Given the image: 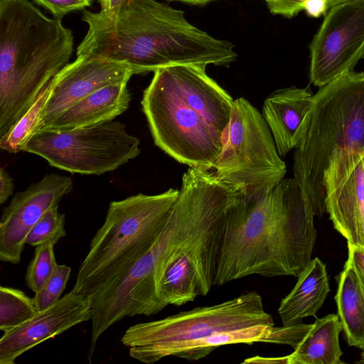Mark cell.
Masks as SVG:
<instances>
[{"mask_svg": "<svg viewBox=\"0 0 364 364\" xmlns=\"http://www.w3.org/2000/svg\"><path fill=\"white\" fill-rule=\"evenodd\" d=\"M314 216L294 178L256 199L242 194L225 217L214 286L255 274L298 277L311 260Z\"/></svg>", "mask_w": 364, "mask_h": 364, "instance_id": "cell-1", "label": "cell"}, {"mask_svg": "<svg viewBox=\"0 0 364 364\" xmlns=\"http://www.w3.org/2000/svg\"><path fill=\"white\" fill-rule=\"evenodd\" d=\"M82 19L88 30L76 55L127 63L134 75L174 65L228 67L237 59L230 42L156 0H123L114 12L83 11Z\"/></svg>", "mask_w": 364, "mask_h": 364, "instance_id": "cell-2", "label": "cell"}, {"mask_svg": "<svg viewBox=\"0 0 364 364\" xmlns=\"http://www.w3.org/2000/svg\"><path fill=\"white\" fill-rule=\"evenodd\" d=\"M74 36L30 0H0V138L68 63Z\"/></svg>", "mask_w": 364, "mask_h": 364, "instance_id": "cell-3", "label": "cell"}, {"mask_svg": "<svg viewBox=\"0 0 364 364\" xmlns=\"http://www.w3.org/2000/svg\"><path fill=\"white\" fill-rule=\"evenodd\" d=\"M346 149L364 152V72H346L319 88L294 149V178L315 215L326 211L325 171L332 156Z\"/></svg>", "mask_w": 364, "mask_h": 364, "instance_id": "cell-4", "label": "cell"}, {"mask_svg": "<svg viewBox=\"0 0 364 364\" xmlns=\"http://www.w3.org/2000/svg\"><path fill=\"white\" fill-rule=\"evenodd\" d=\"M179 193L180 190L169 188L159 194L139 193L112 201L73 289L90 299L125 273L156 242Z\"/></svg>", "mask_w": 364, "mask_h": 364, "instance_id": "cell-5", "label": "cell"}, {"mask_svg": "<svg viewBox=\"0 0 364 364\" xmlns=\"http://www.w3.org/2000/svg\"><path fill=\"white\" fill-rule=\"evenodd\" d=\"M257 325L273 326L274 322L261 296L251 291L220 304L133 325L121 341L129 348L132 358L152 364L166 357H176L191 343L215 332Z\"/></svg>", "mask_w": 364, "mask_h": 364, "instance_id": "cell-6", "label": "cell"}, {"mask_svg": "<svg viewBox=\"0 0 364 364\" xmlns=\"http://www.w3.org/2000/svg\"><path fill=\"white\" fill-rule=\"evenodd\" d=\"M213 169L223 183L250 199L266 194L284 178V161L262 114L243 97L234 100Z\"/></svg>", "mask_w": 364, "mask_h": 364, "instance_id": "cell-7", "label": "cell"}, {"mask_svg": "<svg viewBox=\"0 0 364 364\" xmlns=\"http://www.w3.org/2000/svg\"><path fill=\"white\" fill-rule=\"evenodd\" d=\"M141 104L159 148L190 168L213 169L222 135L182 100L164 68L154 72Z\"/></svg>", "mask_w": 364, "mask_h": 364, "instance_id": "cell-8", "label": "cell"}, {"mask_svg": "<svg viewBox=\"0 0 364 364\" xmlns=\"http://www.w3.org/2000/svg\"><path fill=\"white\" fill-rule=\"evenodd\" d=\"M139 145V139L128 133L124 124L112 120L69 130L38 131L23 151L71 173L99 176L136 158Z\"/></svg>", "mask_w": 364, "mask_h": 364, "instance_id": "cell-9", "label": "cell"}, {"mask_svg": "<svg viewBox=\"0 0 364 364\" xmlns=\"http://www.w3.org/2000/svg\"><path fill=\"white\" fill-rule=\"evenodd\" d=\"M229 209L190 236L164 262L156 289L163 309L169 304L182 306L198 296H206L214 286L218 254Z\"/></svg>", "mask_w": 364, "mask_h": 364, "instance_id": "cell-10", "label": "cell"}, {"mask_svg": "<svg viewBox=\"0 0 364 364\" xmlns=\"http://www.w3.org/2000/svg\"><path fill=\"white\" fill-rule=\"evenodd\" d=\"M309 79L318 88L364 58V0H348L331 8L311 43Z\"/></svg>", "mask_w": 364, "mask_h": 364, "instance_id": "cell-11", "label": "cell"}, {"mask_svg": "<svg viewBox=\"0 0 364 364\" xmlns=\"http://www.w3.org/2000/svg\"><path fill=\"white\" fill-rule=\"evenodd\" d=\"M326 212L348 242L364 247V152L335 153L325 171Z\"/></svg>", "mask_w": 364, "mask_h": 364, "instance_id": "cell-12", "label": "cell"}, {"mask_svg": "<svg viewBox=\"0 0 364 364\" xmlns=\"http://www.w3.org/2000/svg\"><path fill=\"white\" fill-rule=\"evenodd\" d=\"M72 179L48 173L26 190L16 193L4 208L0 220V259L18 264L31 229L50 208L58 206L73 190Z\"/></svg>", "mask_w": 364, "mask_h": 364, "instance_id": "cell-13", "label": "cell"}, {"mask_svg": "<svg viewBox=\"0 0 364 364\" xmlns=\"http://www.w3.org/2000/svg\"><path fill=\"white\" fill-rule=\"evenodd\" d=\"M133 75L127 63L77 55L53 77L38 132L46 129L66 109L94 92L111 84L128 82Z\"/></svg>", "mask_w": 364, "mask_h": 364, "instance_id": "cell-14", "label": "cell"}, {"mask_svg": "<svg viewBox=\"0 0 364 364\" xmlns=\"http://www.w3.org/2000/svg\"><path fill=\"white\" fill-rule=\"evenodd\" d=\"M92 318L91 301L73 289L55 304L0 339V364H14L21 355L72 327Z\"/></svg>", "mask_w": 364, "mask_h": 364, "instance_id": "cell-15", "label": "cell"}, {"mask_svg": "<svg viewBox=\"0 0 364 364\" xmlns=\"http://www.w3.org/2000/svg\"><path fill=\"white\" fill-rule=\"evenodd\" d=\"M205 67L174 65L164 69L182 100L222 135L230 121L235 100L207 75Z\"/></svg>", "mask_w": 364, "mask_h": 364, "instance_id": "cell-16", "label": "cell"}, {"mask_svg": "<svg viewBox=\"0 0 364 364\" xmlns=\"http://www.w3.org/2000/svg\"><path fill=\"white\" fill-rule=\"evenodd\" d=\"M314 94L309 87L279 89L264 101L262 116L281 157L301 143L306 131Z\"/></svg>", "mask_w": 364, "mask_h": 364, "instance_id": "cell-17", "label": "cell"}, {"mask_svg": "<svg viewBox=\"0 0 364 364\" xmlns=\"http://www.w3.org/2000/svg\"><path fill=\"white\" fill-rule=\"evenodd\" d=\"M128 82L107 85L69 107L43 130H69L114 120L131 101Z\"/></svg>", "mask_w": 364, "mask_h": 364, "instance_id": "cell-18", "label": "cell"}, {"mask_svg": "<svg viewBox=\"0 0 364 364\" xmlns=\"http://www.w3.org/2000/svg\"><path fill=\"white\" fill-rule=\"evenodd\" d=\"M297 278L294 287L282 299L278 309L282 326L315 316L330 291L326 266L318 257L311 259Z\"/></svg>", "mask_w": 364, "mask_h": 364, "instance_id": "cell-19", "label": "cell"}, {"mask_svg": "<svg viewBox=\"0 0 364 364\" xmlns=\"http://www.w3.org/2000/svg\"><path fill=\"white\" fill-rule=\"evenodd\" d=\"M334 297L348 346L364 350V282L348 259L337 277Z\"/></svg>", "mask_w": 364, "mask_h": 364, "instance_id": "cell-20", "label": "cell"}, {"mask_svg": "<svg viewBox=\"0 0 364 364\" xmlns=\"http://www.w3.org/2000/svg\"><path fill=\"white\" fill-rule=\"evenodd\" d=\"M342 331L338 315L317 318L294 352L287 356V364H341L339 345Z\"/></svg>", "mask_w": 364, "mask_h": 364, "instance_id": "cell-21", "label": "cell"}, {"mask_svg": "<svg viewBox=\"0 0 364 364\" xmlns=\"http://www.w3.org/2000/svg\"><path fill=\"white\" fill-rule=\"evenodd\" d=\"M272 326L257 325L241 329L217 331L188 344L176 357L190 361L204 358L215 348L229 344L262 342Z\"/></svg>", "mask_w": 364, "mask_h": 364, "instance_id": "cell-22", "label": "cell"}, {"mask_svg": "<svg viewBox=\"0 0 364 364\" xmlns=\"http://www.w3.org/2000/svg\"><path fill=\"white\" fill-rule=\"evenodd\" d=\"M53 78L40 92L31 108L0 138L1 149L13 154L23 151L28 141L38 132L42 110L52 88Z\"/></svg>", "mask_w": 364, "mask_h": 364, "instance_id": "cell-23", "label": "cell"}, {"mask_svg": "<svg viewBox=\"0 0 364 364\" xmlns=\"http://www.w3.org/2000/svg\"><path fill=\"white\" fill-rule=\"evenodd\" d=\"M38 311L33 298L21 290L0 287V330L4 333L21 326Z\"/></svg>", "mask_w": 364, "mask_h": 364, "instance_id": "cell-24", "label": "cell"}, {"mask_svg": "<svg viewBox=\"0 0 364 364\" xmlns=\"http://www.w3.org/2000/svg\"><path fill=\"white\" fill-rule=\"evenodd\" d=\"M65 235V215L55 206L49 209L31 229L26 244L35 247L46 243L55 245Z\"/></svg>", "mask_w": 364, "mask_h": 364, "instance_id": "cell-25", "label": "cell"}, {"mask_svg": "<svg viewBox=\"0 0 364 364\" xmlns=\"http://www.w3.org/2000/svg\"><path fill=\"white\" fill-rule=\"evenodd\" d=\"M53 246L50 243L36 246L33 257L28 266L26 283L34 294L48 280L57 264Z\"/></svg>", "mask_w": 364, "mask_h": 364, "instance_id": "cell-26", "label": "cell"}, {"mask_svg": "<svg viewBox=\"0 0 364 364\" xmlns=\"http://www.w3.org/2000/svg\"><path fill=\"white\" fill-rule=\"evenodd\" d=\"M348 0H265L270 12L291 18L304 10L311 17L326 14L331 8Z\"/></svg>", "mask_w": 364, "mask_h": 364, "instance_id": "cell-27", "label": "cell"}, {"mask_svg": "<svg viewBox=\"0 0 364 364\" xmlns=\"http://www.w3.org/2000/svg\"><path fill=\"white\" fill-rule=\"evenodd\" d=\"M71 268L57 264L41 288L34 294L33 300L38 311H43L55 304L66 287Z\"/></svg>", "mask_w": 364, "mask_h": 364, "instance_id": "cell-28", "label": "cell"}, {"mask_svg": "<svg viewBox=\"0 0 364 364\" xmlns=\"http://www.w3.org/2000/svg\"><path fill=\"white\" fill-rule=\"evenodd\" d=\"M312 325L313 323L306 324L299 322L281 327L272 326L262 342L289 345L295 349L310 331Z\"/></svg>", "mask_w": 364, "mask_h": 364, "instance_id": "cell-29", "label": "cell"}, {"mask_svg": "<svg viewBox=\"0 0 364 364\" xmlns=\"http://www.w3.org/2000/svg\"><path fill=\"white\" fill-rule=\"evenodd\" d=\"M37 4L47 9L55 18L82 10L92 5L95 0H32Z\"/></svg>", "mask_w": 364, "mask_h": 364, "instance_id": "cell-30", "label": "cell"}, {"mask_svg": "<svg viewBox=\"0 0 364 364\" xmlns=\"http://www.w3.org/2000/svg\"><path fill=\"white\" fill-rule=\"evenodd\" d=\"M348 259L364 282V247L348 242Z\"/></svg>", "mask_w": 364, "mask_h": 364, "instance_id": "cell-31", "label": "cell"}, {"mask_svg": "<svg viewBox=\"0 0 364 364\" xmlns=\"http://www.w3.org/2000/svg\"><path fill=\"white\" fill-rule=\"evenodd\" d=\"M14 181L8 172L4 168L0 169V204H4L13 194Z\"/></svg>", "mask_w": 364, "mask_h": 364, "instance_id": "cell-32", "label": "cell"}, {"mask_svg": "<svg viewBox=\"0 0 364 364\" xmlns=\"http://www.w3.org/2000/svg\"><path fill=\"white\" fill-rule=\"evenodd\" d=\"M123 0H98L101 10L106 12H114L120 6Z\"/></svg>", "mask_w": 364, "mask_h": 364, "instance_id": "cell-33", "label": "cell"}, {"mask_svg": "<svg viewBox=\"0 0 364 364\" xmlns=\"http://www.w3.org/2000/svg\"><path fill=\"white\" fill-rule=\"evenodd\" d=\"M170 1H181L193 5H205L215 0H168Z\"/></svg>", "mask_w": 364, "mask_h": 364, "instance_id": "cell-34", "label": "cell"}, {"mask_svg": "<svg viewBox=\"0 0 364 364\" xmlns=\"http://www.w3.org/2000/svg\"><path fill=\"white\" fill-rule=\"evenodd\" d=\"M356 363H363V364H364V350H363V351L362 352V353L360 355V360H358Z\"/></svg>", "mask_w": 364, "mask_h": 364, "instance_id": "cell-35", "label": "cell"}]
</instances>
